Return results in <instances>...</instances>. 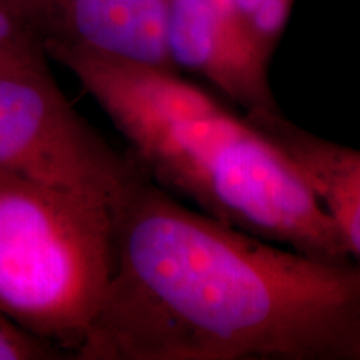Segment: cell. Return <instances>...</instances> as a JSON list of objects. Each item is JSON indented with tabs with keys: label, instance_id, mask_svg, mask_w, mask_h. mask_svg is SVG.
I'll list each match as a JSON object with an SVG mask.
<instances>
[{
	"label": "cell",
	"instance_id": "6da1fadb",
	"mask_svg": "<svg viewBox=\"0 0 360 360\" xmlns=\"http://www.w3.org/2000/svg\"><path fill=\"white\" fill-rule=\"evenodd\" d=\"M110 215V278L74 359L360 360V260L219 222L134 155Z\"/></svg>",
	"mask_w": 360,
	"mask_h": 360
},
{
	"label": "cell",
	"instance_id": "7a4b0ae2",
	"mask_svg": "<svg viewBox=\"0 0 360 360\" xmlns=\"http://www.w3.org/2000/svg\"><path fill=\"white\" fill-rule=\"evenodd\" d=\"M49 58L69 69L152 180L252 236L326 260L352 259L290 160L244 117L177 70L84 49Z\"/></svg>",
	"mask_w": 360,
	"mask_h": 360
},
{
	"label": "cell",
	"instance_id": "3957f363",
	"mask_svg": "<svg viewBox=\"0 0 360 360\" xmlns=\"http://www.w3.org/2000/svg\"><path fill=\"white\" fill-rule=\"evenodd\" d=\"M114 264L110 204L0 170V310L74 354Z\"/></svg>",
	"mask_w": 360,
	"mask_h": 360
},
{
	"label": "cell",
	"instance_id": "277c9868",
	"mask_svg": "<svg viewBox=\"0 0 360 360\" xmlns=\"http://www.w3.org/2000/svg\"><path fill=\"white\" fill-rule=\"evenodd\" d=\"M132 155L119 154L58 89L52 72L0 75V170L109 202Z\"/></svg>",
	"mask_w": 360,
	"mask_h": 360
},
{
	"label": "cell",
	"instance_id": "5b68a950",
	"mask_svg": "<svg viewBox=\"0 0 360 360\" xmlns=\"http://www.w3.org/2000/svg\"><path fill=\"white\" fill-rule=\"evenodd\" d=\"M164 27L175 70L199 75L245 114L278 112L269 80L272 56L236 0H164Z\"/></svg>",
	"mask_w": 360,
	"mask_h": 360
},
{
	"label": "cell",
	"instance_id": "8992f818",
	"mask_svg": "<svg viewBox=\"0 0 360 360\" xmlns=\"http://www.w3.org/2000/svg\"><path fill=\"white\" fill-rule=\"evenodd\" d=\"M7 2L47 57L58 49H84L175 70L165 45L164 0Z\"/></svg>",
	"mask_w": 360,
	"mask_h": 360
},
{
	"label": "cell",
	"instance_id": "52a82bcc",
	"mask_svg": "<svg viewBox=\"0 0 360 360\" xmlns=\"http://www.w3.org/2000/svg\"><path fill=\"white\" fill-rule=\"evenodd\" d=\"M282 152L339 229L350 257L360 260V150L319 137L278 112L244 114Z\"/></svg>",
	"mask_w": 360,
	"mask_h": 360
},
{
	"label": "cell",
	"instance_id": "ba28073f",
	"mask_svg": "<svg viewBox=\"0 0 360 360\" xmlns=\"http://www.w3.org/2000/svg\"><path fill=\"white\" fill-rule=\"evenodd\" d=\"M0 51L24 74H42L51 70L44 47L17 19L7 0H0Z\"/></svg>",
	"mask_w": 360,
	"mask_h": 360
},
{
	"label": "cell",
	"instance_id": "9c48e42d",
	"mask_svg": "<svg viewBox=\"0 0 360 360\" xmlns=\"http://www.w3.org/2000/svg\"><path fill=\"white\" fill-rule=\"evenodd\" d=\"M260 45L272 56L285 30L295 0H236Z\"/></svg>",
	"mask_w": 360,
	"mask_h": 360
},
{
	"label": "cell",
	"instance_id": "30bf717a",
	"mask_svg": "<svg viewBox=\"0 0 360 360\" xmlns=\"http://www.w3.org/2000/svg\"><path fill=\"white\" fill-rule=\"evenodd\" d=\"M58 350L37 339L0 310V360L57 359Z\"/></svg>",
	"mask_w": 360,
	"mask_h": 360
},
{
	"label": "cell",
	"instance_id": "8fae6325",
	"mask_svg": "<svg viewBox=\"0 0 360 360\" xmlns=\"http://www.w3.org/2000/svg\"><path fill=\"white\" fill-rule=\"evenodd\" d=\"M0 75H32V74H24V72L13 64L6 53L0 51Z\"/></svg>",
	"mask_w": 360,
	"mask_h": 360
}]
</instances>
